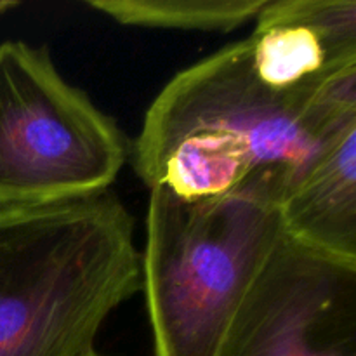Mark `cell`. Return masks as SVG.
Listing matches in <instances>:
<instances>
[{"instance_id": "cell-10", "label": "cell", "mask_w": 356, "mask_h": 356, "mask_svg": "<svg viewBox=\"0 0 356 356\" xmlns=\"http://www.w3.org/2000/svg\"><path fill=\"white\" fill-rule=\"evenodd\" d=\"M83 356H106V355H101V353H97L96 350H92V351H89V353L83 355Z\"/></svg>"}, {"instance_id": "cell-5", "label": "cell", "mask_w": 356, "mask_h": 356, "mask_svg": "<svg viewBox=\"0 0 356 356\" xmlns=\"http://www.w3.org/2000/svg\"><path fill=\"white\" fill-rule=\"evenodd\" d=\"M219 356H356V266L284 236Z\"/></svg>"}, {"instance_id": "cell-1", "label": "cell", "mask_w": 356, "mask_h": 356, "mask_svg": "<svg viewBox=\"0 0 356 356\" xmlns=\"http://www.w3.org/2000/svg\"><path fill=\"white\" fill-rule=\"evenodd\" d=\"M353 127L356 68L316 90L285 92L261 79L245 38L165 83L146 110L131 159L149 190L205 200L263 174H280L291 186Z\"/></svg>"}, {"instance_id": "cell-8", "label": "cell", "mask_w": 356, "mask_h": 356, "mask_svg": "<svg viewBox=\"0 0 356 356\" xmlns=\"http://www.w3.org/2000/svg\"><path fill=\"white\" fill-rule=\"evenodd\" d=\"M266 0H87L125 26L169 28V30L228 31L254 21Z\"/></svg>"}, {"instance_id": "cell-2", "label": "cell", "mask_w": 356, "mask_h": 356, "mask_svg": "<svg viewBox=\"0 0 356 356\" xmlns=\"http://www.w3.org/2000/svg\"><path fill=\"white\" fill-rule=\"evenodd\" d=\"M141 292L134 219L111 190L0 207V356H83Z\"/></svg>"}, {"instance_id": "cell-6", "label": "cell", "mask_w": 356, "mask_h": 356, "mask_svg": "<svg viewBox=\"0 0 356 356\" xmlns=\"http://www.w3.org/2000/svg\"><path fill=\"white\" fill-rule=\"evenodd\" d=\"M247 42L264 82L308 92L356 68L355 0H266Z\"/></svg>"}, {"instance_id": "cell-7", "label": "cell", "mask_w": 356, "mask_h": 356, "mask_svg": "<svg viewBox=\"0 0 356 356\" xmlns=\"http://www.w3.org/2000/svg\"><path fill=\"white\" fill-rule=\"evenodd\" d=\"M280 216L285 238L356 266V127L287 188Z\"/></svg>"}, {"instance_id": "cell-4", "label": "cell", "mask_w": 356, "mask_h": 356, "mask_svg": "<svg viewBox=\"0 0 356 356\" xmlns=\"http://www.w3.org/2000/svg\"><path fill=\"white\" fill-rule=\"evenodd\" d=\"M129 159L125 132L59 73L44 47L0 44V207L103 193Z\"/></svg>"}, {"instance_id": "cell-3", "label": "cell", "mask_w": 356, "mask_h": 356, "mask_svg": "<svg viewBox=\"0 0 356 356\" xmlns=\"http://www.w3.org/2000/svg\"><path fill=\"white\" fill-rule=\"evenodd\" d=\"M287 188L280 174H263L205 200L149 190L141 291L156 356H219L284 240Z\"/></svg>"}, {"instance_id": "cell-9", "label": "cell", "mask_w": 356, "mask_h": 356, "mask_svg": "<svg viewBox=\"0 0 356 356\" xmlns=\"http://www.w3.org/2000/svg\"><path fill=\"white\" fill-rule=\"evenodd\" d=\"M17 6H19V2H16V0H0V16H3V14L9 13L10 9Z\"/></svg>"}]
</instances>
